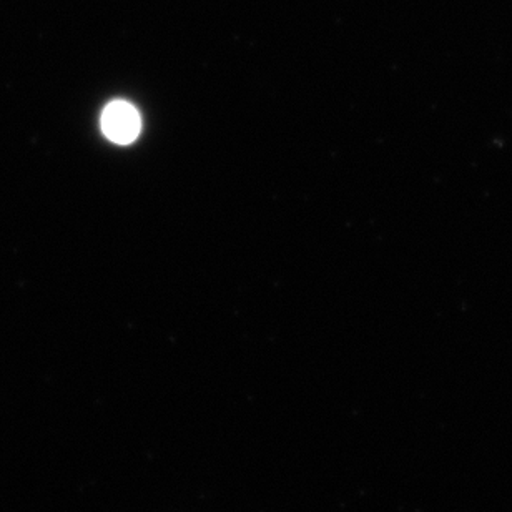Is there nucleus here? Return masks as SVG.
Instances as JSON below:
<instances>
[{"mask_svg": "<svg viewBox=\"0 0 512 512\" xmlns=\"http://www.w3.org/2000/svg\"><path fill=\"white\" fill-rule=\"evenodd\" d=\"M142 120L133 105L124 100H115L107 105L102 114V130L105 137L119 145H128L135 142L140 135Z\"/></svg>", "mask_w": 512, "mask_h": 512, "instance_id": "1", "label": "nucleus"}]
</instances>
